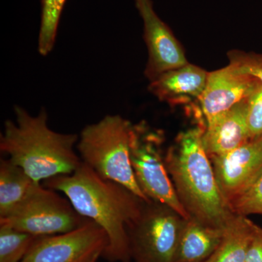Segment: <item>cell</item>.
<instances>
[{"mask_svg":"<svg viewBox=\"0 0 262 262\" xmlns=\"http://www.w3.org/2000/svg\"><path fill=\"white\" fill-rule=\"evenodd\" d=\"M43 186L63 193L77 213L105 231L108 245L103 257L111 262L130 261L127 227L146 201L122 184L100 177L83 162L73 173L48 179Z\"/></svg>","mask_w":262,"mask_h":262,"instance_id":"cell-1","label":"cell"},{"mask_svg":"<svg viewBox=\"0 0 262 262\" xmlns=\"http://www.w3.org/2000/svg\"><path fill=\"white\" fill-rule=\"evenodd\" d=\"M206 122L183 131L165 155V165L181 204L190 218L226 228L235 213L221 194L202 142Z\"/></svg>","mask_w":262,"mask_h":262,"instance_id":"cell-2","label":"cell"},{"mask_svg":"<svg viewBox=\"0 0 262 262\" xmlns=\"http://www.w3.org/2000/svg\"><path fill=\"white\" fill-rule=\"evenodd\" d=\"M15 121L7 120L0 136V150L36 182L69 175L82 163L76 153V134H60L48 125L42 108L36 116L15 106Z\"/></svg>","mask_w":262,"mask_h":262,"instance_id":"cell-3","label":"cell"},{"mask_svg":"<svg viewBox=\"0 0 262 262\" xmlns=\"http://www.w3.org/2000/svg\"><path fill=\"white\" fill-rule=\"evenodd\" d=\"M133 124L120 115H107L84 127L77 148L82 161L100 177L122 184L149 201L136 181L130 159Z\"/></svg>","mask_w":262,"mask_h":262,"instance_id":"cell-4","label":"cell"},{"mask_svg":"<svg viewBox=\"0 0 262 262\" xmlns=\"http://www.w3.org/2000/svg\"><path fill=\"white\" fill-rule=\"evenodd\" d=\"M185 221L171 207L144 202L140 214L127 227L131 259L173 262Z\"/></svg>","mask_w":262,"mask_h":262,"instance_id":"cell-5","label":"cell"},{"mask_svg":"<svg viewBox=\"0 0 262 262\" xmlns=\"http://www.w3.org/2000/svg\"><path fill=\"white\" fill-rule=\"evenodd\" d=\"M163 131L145 121L133 125L130 159L136 181L146 198L171 207L189 219L171 182L163 156Z\"/></svg>","mask_w":262,"mask_h":262,"instance_id":"cell-6","label":"cell"},{"mask_svg":"<svg viewBox=\"0 0 262 262\" xmlns=\"http://www.w3.org/2000/svg\"><path fill=\"white\" fill-rule=\"evenodd\" d=\"M89 220L76 211L69 200L40 184L13 211L0 218V225L42 237L70 232Z\"/></svg>","mask_w":262,"mask_h":262,"instance_id":"cell-7","label":"cell"},{"mask_svg":"<svg viewBox=\"0 0 262 262\" xmlns=\"http://www.w3.org/2000/svg\"><path fill=\"white\" fill-rule=\"evenodd\" d=\"M107 245L105 231L89 220L66 233L36 237L21 262L96 261Z\"/></svg>","mask_w":262,"mask_h":262,"instance_id":"cell-8","label":"cell"},{"mask_svg":"<svg viewBox=\"0 0 262 262\" xmlns=\"http://www.w3.org/2000/svg\"><path fill=\"white\" fill-rule=\"evenodd\" d=\"M209 158L221 194L232 208L261 177L262 137L251 139L229 152Z\"/></svg>","mask_w":262,"mask_h":262,"instance_id":"cell-9","label":"cell"},{"mask_svg":"<svg viewBox=\"0 0 262 262\" xmlns=\"http://www.w3.org/2000/svg\"><path fill=\"white\" fill-rule=\"evenodd\" d=\"M144 23V39L148 50L144 75L151 82L167 71L189 63L173 33L157 14L151 0H135Z\"/></svg>","mask_w":262,"mask_h":262,"instance_id":"cell-10","label":"cell"},{"mask_svg":"<svg viewBox=\"0 0 262 262\" xmlns=\"http://www.w3.org/2000/svg\"><path fill=\"white\" fill-rule=\"evenodd\" d=\"M258 82L230 64L208 72L206 88L199 100L206 124L247 98Z\"/></svg>","mask_w":262,"mask_h":262,"instance_id":"cell-11","label":"cell"},{"mask_svg":"<svg viewBox=\"0 0 262 262\" xmlns=\"http://www.w3.org/2000/svg\"><path fill=\"white\" fill-rule=\"evenodd\" d=\"M208 72L188 63L167 71L150 82L149 92L171 106L188 104L201 99L206 88Z\"/></svg>","mask_w":262,"mask_h":262,"instance_id":"cell-12","label":"cell"},{"mask_svg":"<svg viewBox=\"0 0 262 262\" xmlns=\"http://www.w3.org/2000/svg\"><path fill=\"white\" fill-rule=\"evenodd\" d=\"M251 140L246 98L206 124L202 142L209 158L225 154Z\"/></svg>","mask_w":262,"mask_h":262,"instance_id":"cell-13","label":"cell"},{"mask_svg":"<svg viewBox=\"0 0 262 262\" xmlns=\"http://www.w3.org/2000/svg\"><path fill=\"white\" fill-rule=\"evenodd\" d=\"M226 228L190 218L183 227L173 262H205L220 246Z\"/></svg>","mask_w":262,"mask_h":262,"instance_id":"cell-14","label":"cell"},{"mask_svg":"<svg viewBox=\"0 0 262 262\" xmlns=\"http://www.w3.org/2000/svg\"><path fill=\"white\" fill-rule=\"evenodd\" d=\"M9 159L0 160V218L10 213L39 185Z\"/></svg>","mask_w":262,"mask_h":262,"instance_id":"cell-15","label":"cell"},{"mask_svg":"<svg viewBox=\"0 0 262 262\" xmlns=\"http://www.w3.org/2000/svg\"><path fill=\"white\" fill-rule=\"evenodd\" d=\"M255 226L246 215H234L220 246L205 262H246Z\"/></svg>","mask_w":262,"mask_h":262,"instance_id":"cell-16","label":"cell"},{"mask_svg":"<svg viewBox=\"0 0 262 262\" xmlns=\"http://www.w3.org/2000/svg\"><path fill=\"white\" fill-rule=\"evenodd\" d=\"M66 0H42V16L38 37V51L47 56L54 48L57 31Z\"/></svg>","mask_w":262,"mask_h":262,"instance_id":"cell-17","label":"cell"},{"mask_svg":"<svg viewBox=\"0 0 262 262\" xmlns=\"http://www.w3.org/2000/svg\"><path fill=\"white\" fill-rule=\"evenodd\" d=\"M35 236L0 225V262H21Z\"/></svg>","mask_w":262,"mask_h":262,"instance_id":"cell-18","label":"cell"},{"mask_svg":"<svg viewBox=\"0 0 262 262\" xmlns=\"http://www.w3.org/2000/svg\"><path fill=\"white\" fill-rule=\"evenodd\" d=\"M246 120L250 139L262 137V83L259 81L246 98Z\"/></svg>","mask_w":262,"mask_h":262,"instance_id":"cell-19","label":"cell"},{"mask_svg":"<svg viewBox=\"0 0 262 262\" xmlns=\"http://www.w3.org/2000/svg\"><path fill=\"white\" fill-rule=\"evenodd\" d=\"M227 57L229 64L241 74L252 77L262 83V55L234 50L229 51Z\"/></svg>","mask_w":262,"mask_h":262,"instance_id":"cell-20","label":"cell"},{"mask_svg":"<svg viewBox=\"0 0 262 262\" xmlns=\"http://www.w3.org/2000/svg\"><path fill=\"white\" fill-rule=\"evenodd\" d=\"M235 214H262V174L253 187L232 205Z\"/></svg>","mask_w":262,"mask_h":262,"instance_id":"cell-21","label":"cell"},{"mask_svg":"<svg viewBox=\"0 0 262 262\" xmlns=\"http://www.w3.org/2000/svg\"><path fill=\"white\" fill-rule=\"evenodd\" d=\"M246 262H262V228L255 226Z\"/></svg>","mask_w":262,"mask_h":262,"instance_id":"cell-22","label":"cell"},{"mask_svg":"<svg viewBox=\"0 0 262 262\" xmlns=\"http://www.w3.org/2000/svg\"><path fill=\"white\" fill-rule=\"evenodd\" d=\"M91 262H96V261H91Z\"/></svg>","mask_w":262,"mask_h":262,"instance_id":"cell-23","label":"cell"}]
</instances>
